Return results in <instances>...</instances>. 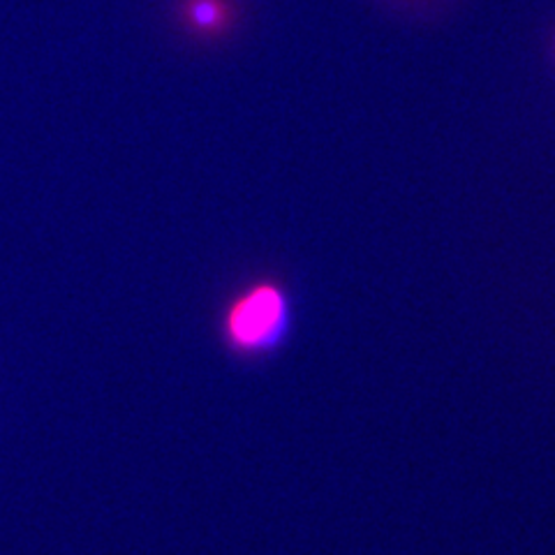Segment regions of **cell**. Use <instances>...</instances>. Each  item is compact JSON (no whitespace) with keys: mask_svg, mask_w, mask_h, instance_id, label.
Segmentation results:
<instances>
[{"mask_svg":"<svg viewBox=\"0 0 555 555\" xmlns=\"http://www.w3.org/2000/svg\"><path fill=\"white\" fill-rule=\"evenodd\" d=\"M553 61H555V40H553Z\"/></svg>","mask_w":555,"mask_h":555,"instance_id":"cell-4","label":"cell"},{"mask_svg":"<svg viewBox=\"0 0 555 555\" xmlns=\"http://www.w3.org/2000/svg\"><path fill=\"white\" fill-rule=\"evenodd\" d=\"M297 308L289 289L275 278H259L234 294L222 315V340L243 359L283 350L294 334Z\"/></svg>","mask_w":555,"mask_h":555,"instance_id":"cell-1","label":"cell"},{"mask_svg":"<svg viewBox=\"0 0 555 555\" xmlns=\"http://www.w3.org/2000/svg\"><path fill=\"white\" fill-rule=\"evenodd\" d=\"M179 16L199 38H220L232 28L236 12L230 0H181Z\"/></svg>","mask_w":555,"mask_h":555,"instance_id":"cell-2","label":"cell"},{"mask_svg":"<svg viewBox=\"0 0 555 555\" xmlns=\"http://www.w3.org/2000/svg\"><path fill=\"white\" fill-rule=\"evenodd\" d=\"M382 5L408 16H430L442 14L451 0H379Z\"/></svg>","mask_w":555,"mask_h":555,"instance_id":"cell-3","label":"cell"}]
</instances>
